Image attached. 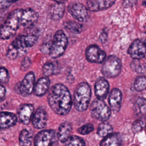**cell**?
<instances>
[{
    "label": "cell",
    "instance_id": "277c9868",
    "mask_svg": "<svg viewBox=\"0 0 146 146\" xmlns=\"http://www.w3.org/2000/svg\"><path fill=\"white\" fill-rule=\"evenodd\" d=\"M91 89L89 84L86 82L80 83L76 86L74 95V105L79 112H83L87 110L90 102Z\"/></svg>",
    "mask_w": 146,
    "mask_h": 146
},
{
    "label": "cell",
    "instance_id": "44dd1931",
    "mask_svg": "<svg viewBox=\"0 0 146 146\" xmlns=\"http://www.w3.org/2000/svg\"><path fill=\"white\" fill-rule=\"evenodd\" d=\"M17 121V116L9 112H1L0 115V125L2 129L14 126Z\"/></svg>",
    "mask_w": 146,
    "mask_h": 146
},
{
    "label": "cell",
    "instance_id": "8fae6325",
    "mask_svg": "<svg viewBox=\"0 0 146 146\" xmlns=\"http://www.w3.org/2000/svg\"><path fill=\"white\" fill-rule=\"evenodd\" d=\"M56 138L54 130L47 129L39 132L34 139L35 146H52Z\"/></svg>",
    "mask_w": 146,
    "mask_h": 146
},
{
    "label": "cell",
    "instance_id": "74e56055",
    "mask_svg": "<svg viewBox=\"0 0 146 146\" xmlns=\"http://www.w3.org/2000/svg\"><path fill=\"white\" fill-rule=\"evenodd\" d=\"M5 94H6L5 87L2 84H1L0 87V97H1V101H2L3 99L5 98Z\"/></svg>",
    "mask_w": 146,
    "mask_h": 146
},
{
    "label": "cell",
    "instance_id": "9a60e30c",
    "mask_svg": "<svg viewBox=\"0 0 146 146\" xmlns=\"http://www.w3.org/2000/svg\"><path fill=\"white\" fill-rule=\"evenodd\" d=\"M122 100V94L117 88H113L109 96L108 102L111 110L113 112H117L120 110Z\"/></svg>",
    "mask_w": 146,
    "mask_h": 146
},
{
    "label": "cell",
    "instance_id": "ffe728a7",
    "mask_svg": "<svg viewBox=\"0 0 146 146\" xmlns=\"http://www.w3.org/2000/svg\"><path fill=\"white\" fill-rule=\"evenodd\" d=\"M50 86V81L47 77H42L39 78L35 86L34 94L37 96H42L44 95L49 90Z\"/></svg>",
    "mask_w": 146,
    "mask_h": 146
},
{
    "label": "cell",
    "instance_id": "e575fe53",
    "mask_svg": "<svg viewBox=\"0 0 146 146\" xmlns=\"http://www.w3.org/2000/svg\"><path fill=\"white\" fill-rule=\"evenodd\" d=\"M18 0H1V10L7 9L11 5Z\"/></svg>",
    "mask_w": 146,
    "mask_h": 146
},
{
    "label": "cell",
    "instance_id": "4316f807",
    "mask_svg": "<svg viewBox=\"0 0 146 146\" xmlns=\"http://www.w3.org/2000/svg\"><path fill=\"white\" fill-rule=\"evenodd\" d=\"M112 127L108 123H102L98 127L97 133L98 135L100 137H107V136L112 133Z\"/></svg>",
    "mask_w": 146,
    "mask_h": 146
},
{
    "label": "cell",
    "instance_id": "7a4b0ae2",
    "mask_svg": "<svg viewBox=\"0 0 146 146\" xmlns=\"http://www.w3.org/2000/svg\"><path fill=\"white\" fill-rule=\"evenodd\" d=\"M22 9L13 10L1 26L0 35L2 39H8L16 33L17 30L22 26L21 17Z\"/></svg>",
    "mask_w": 146,
    "mask_h": 146
},
{
    "label": "cell",
    "instance_id": "7402d4cb",
    "mask_svg": "<svg viewBox=\"0 0 146 146\" xmlns=\"http://www.w3.org/2000/svg\"><path fill=\"white\" fill-rule=\"evenodd\" d=\"M72 129V125L68 121L62 123L59 127L57 135V137L59 141L62 143H65L70 137Z\"/></svg>",
    "mask_w": 146,
    "mask_h": 146
},
{
    "label": "cell",
    "instance_id": "7c38bea8",
    "mask_svg": "<svg viewBox=\"0 0 146 146\" xmlns=\"http://www.w3.org/2000/svg\"><path fill=\"white\" fill-rule=\"evenodd\" d=\"M128 54L133 59H141L146 54V44L139 39L135 40L128 49Z\"/></svg>",
    "mask_w": 146,
    "mask_h": 146
},
{
    "label": "cell",
    "instance_id": "836d02e7",
    "mask_svg": "<svg viewBox=\"0 0 146 146\" xmlns=\"http://www.w3.org/2000/svg\"><path fill=\"white\" fill-rule=\"evenodd\" d=\"M143 127V122L141 120H135L132 126V129L135 133L140 132Z\"/></svg>",
    "mask_w": 146,
    "mask_h": 146
},
{
    "label": "cell",
    "instance_id": "ac0fdd59",
    "mask_svg": "<svg viewBox=\"0 0 146 146\" xmlns=\"http://www.w3.org/2000/svg\"><path fill=\"white\" fill-rule=\"evenodd\" d=\"M34 107L30 104H25L21 106L18 110V117L24 124H28L33 117Z\"/></svg>",
    "mask_w": 146,
    "mask_h": 146
},
{
    "label": "cell",
    "instance_id": "8992f818",
    "mask_svg": "<svg viewBox=\"0 0 146 146\" xmlns=\"http://www.w3.org/2000/svg\"><path fill=\"white\" fill-rule=\"evenodd\" d=\"M121 62L115 55L108 56L104 60L102 67V74L107 78H112L117 76L121 72Z\"/></svg>",
    "mask_w": 146,
    "mask_h": 146
},
{
    "label": "cell",
    "instance_id": "8d00e7d4",
    "mask_svg": "<svg viewBox=\"0 0 146 146\" xmlns=\"http://www.w3.org/2000/svg\"><path fill=\"white\" fill-rule=\"evenodd\" d=\"M137 0H124L123 2V5L125 7H131L132 6L134 5Z\"/></svg>",
    "mask_w": 146,
    "mask_h": 146
},
{
    "label": "cell",
    "instance_id": "ba28073f",
    "mask_svg": "<svg viewBox=\"0 0 146 146\" xmlns=\"http://www.w3.org/2000/svg\"><path fill=\"white\" fill-rule=\"evenodd\" d=\"M35 77L33 72H29L23 80L19 82L15 90L17 92L23 96L30 95L34 91L35 86Z\"/></svg>",
    "mask_w": 146,
    "mask_h": 146
},
{
    "label": "cell",
    "instance_id": "d4e9b609",
    "mask_svg": "<svg viewBox=\"0 0 146 146\" xmlns=\"http://www.w3.org/2000/svg\"><path fill=\"white\" fill-rule=\"evenodd\" d=\"M141 59H133L130 64L133 71L140 74L146 72V62Z\"/></svg>",
    "mask_w": 146,
    "mask_h": 146
},
{
    "label": "cell",
    "instance_id": "5bb4252c",
    "mask_svg": "<svg viewBox=\"0 0 146 146\" xmlns=\"http://www.w3.org/2000/svg\"><path fill=\"white\" fill-rule=\"evenodd\" d=\"M95 94L97 98L103 100L107 96L110 90L108 82L103 77L98 79L95 83Z\"/></svg>",
    "mask_w": 146,
    "mask_h": 146
},
{
    "label": "cell",
    "instance_id": "83f0119b",
    "mask_svg": "<svg viewBox=\"0 0 146 146\" xmlns=\"http://www.w3.org/2000/svg\"><path fill=\"white\" fill-rule=\"evenodd\" d=\"M56 66L55 63L48 62L46 63L42 68L43 73L46 77H49L55 74Z\"/></svg>",
    "mask_w": 146,
    "mask_h": 146
},
{
    "label": "cell",
    "instance_id": "d590c367",
    "mask_svg": "<svg viewBox=\"0 0 146 146\" xmlns=\"http://www.w3.org/2000/svg\"><path fill=\"white\" fill-rule=\"evenodd\" d=\"M31 62L29 58H25L21 63V69L23 70H26L29 68Z\"/></svg>",
    "mask_w": 146,
    "mask_h": 146
},
{
    "label": "cell",
    "instance_id": "52a82bcc",
    "mask_svg": "<svg viewBox=\"0 0 146 146\" xmlns=\"http://www.w3.org/2000/svg\"><path fill=\"white\" fill-rule=\"evenodd\" d=\"M90 112L92 117L102 121H107L111 116V108L106 105L103 100L98 98L92 102Z\"/></svg>",
    "mask_w": 146,
    "mask_h": 146
},
{
    "label": "cell",
    "instance_id": "f546056e",
    "mask_svg": "<svg viewBox=\"0 0 146 146\" xmlns=\"http://www.w3.org/2000/svg\"><path fill=\"white\" fill-rule=\"evenodd\" d=\"M136 112L141 115L146 114V99L143 98H138L135 103Z\"/></svg>",
    "mask_w": 146,
    "mask_h": 146
},
{
    "label": "cell",
    "instance_id": "cb8c5ba5",
    "mask_svg": "<svg viewBox=\"0 0 146 146\" xmlns=\"http://www.w3.org/2000/svg\"><path fill=\"white\" fill-rule=\"evenodd\" d=\"M32 135L27 129L21 131L19 137V143L21 146H31Z\"/></svg>",
    "mask_w": 146,
    "mask_h": 146
},
{
    "label": "cell",
    "instance_id": "484cf974",
    "mask_svg": "<svg viewBox=\"0 0 146 146\" xmlns=\"http://www.w3.org/2000/svg\"><path fill=\"white\" fill-rule=\"evenodd\" d=\"M63 24L65 29L74 34H79L81 33L83 29L82 25L75 21H68L64 22Z\"/></svg>",
    "mask_w": 146,
    "mask_h": 146
},
{
    "label": "cell",
    "instance_id": "4dcf8cb0",
    "mask_svg": "<svg viewBox=\"0 0 146 146\" xmlns=\"http://www.w3.org/2000/svg\"><path fill=\"white\" fill-rule=\"evenodd\" d=\"M134 88L137 91H141L146 88V77L141 76L137 77L134 82Z\"/></svg>",
    "mask_w": 146,
    "mask_h": 146
},
{
    "label": "cell",
    "instance_id": "d6a6232c",
    "mask_svg": "<svg viewBox=\"0 0 146 146\" xmlns=\"http://www.w3.org/2000/svg\"><path fill=\"white\" fill-rule=\"evenodd\" d=\"M10 76L8 70L4 67L2 66L1 67V75H0V81L1 84L7 83L9 80Z\"/></svg>",
    "mask_w": 146,
    "mask_h": 146
},
{
    "label": "cell",
    "instance_id": "4fadbf2b",
    "mask_svg": "<svg viewBox=\"0 0 146 146\" xmlns=\"http://www.w3.org/2000/svg\"><path fill=\"white\" fill-rule=\"evenodd\" d=\"M115 2V0H87L86 5L89 11L98 12L110 8Z\"/></svg>",
    "mask_w": 146,
    "mask_h": 146
},
{
    "label": "cell",
    "instance_id": "60d3db41",
    "mask_svg": "<svg viewBox=\"0 0 146 146\" xmlns=\"http://www.w3.org/2000/svg\"><path fill=\"white\" fill-rule=\"evenodd\" d=\"M145 131H146V126H145Z\"/></svg>",
    "mask_w": 146,
    "mask_h": 146
},
{
    "label": "cell",
    "instance_id": "f1b7e54d",
    "mask_svg": "<svg viewBox=\"0 0 146 146\" xmlns=\"http://www.w3.org/2000/svg\"><path fill=\"white\" fill-rule=\"evenodd\" d=\"M65 143L66 146H85L83 139L77 136H70Z\"/></svg>",
    "mask_w": 146,
    "mask_h": 146
},
{
    "label": "cell",
    "instance_id": "3957f363",
    "mask_svg": "<svg viewBox=\"0 0 146 146\" xmlns=\"http://www.w3.org/2000/svg\"><path fill=\"white\" fill-rule=\"evenodd\" d=\"M37 40V36L33 34L18 36L8 47L6 56L10 59H14L19 51L33 46Z\"/></svg>",
    "mask_w": 146,
    "mask_h": 146
},
{
    "label": "cell",
    "instance_id": "d6986e66",
    "mask_svg": "<svg viewBox=\"0 0 146 146\" xmlns=\"http://www.w3.org/2000/svg\"><path fill=\"white\" fill-rule=\"evenodd\" d=\"M65 11V6L64 4L54 3L51 5L47 10V13L50 18L55 21H58L60 19L64 14Z\"/></svg>",
    "mask_w": 146,
    "mask_h": 146
},
{
    "label": "cell",
    "instance_id": "2e32d148",
    "mask_svg": "<svg viewBox=\"0 0 146 146\" xmlns=\"http://www.w3.org/2000/svg\"><path fill=\"white\" fill-rule=\"evenodd\" d=\"M38 18V13L31 8L22 9L21 22L22 26L27 27L36 22Z\"/></svg>",
    "mask_w": 146,
    "mask_h": 146
},
{
    "label": "cell",
    "instance_id": "603a6c76",
    "mask_svg": "<svg viewBox=\"0 0 146 146\" xmlns=\"http://www.w3.org/2000/svg\"><path fill=\"white\" fill-rule=\"evenodd\" d=\"M121 139L119 133H112L105 137L100 144V146H121Z\"/></svg>",
    "mask_w": 146,
    "mask_h": 146
},
{
    "label": "cell",
    "instance_id": "5b68a950",
    "mask_svg": "<svg viewBox=\"0 0 146 146\" xmlns=\"http://www.w3.org/2000/svg\"><path fill=\"white\" fill-rule=\"evenodd\" d=\"M67 45V36L62 30H58L50 42L49 55L52 58H58L61 56L65 52Z\"/></svg>",
    "mask_w": 146,
    "mask_h": 146
},
{
    "label": "cell",
    "instance_id": "9c48e42d",
    "mask_svg": "<svg viewBox=\"0 0 146 146\" xmlns=\"http://www.w3.org/2000/svg\"><path fill=\"white\" fill-rule=\"evenodd\" d=\"M85 55L87 60L91 63H101L106 58V52L96 44H91L86 49Z\"/></svg>",
    "mask_w": 146,
    "mask_h": 146
},
{
    "label": "cell",
    "instance_id": "f35d334b",
    "mask_svg": "<svg viewBox=\"0 0 146 146\" xmlns=\"http://www.w3.org/2000/svg\"><path fill=\"white\" fill-rule=\"evenodd\" d=\"M54 2H55L56 3L59 4H64L67 0H52Z\"/></svg>",
    "mask_w": 146,
    "mask_h": 146
},
{
    "label": "cell",
    "instance_id": "e0dca14e",
    "mask_svg": "<svg viewBox=\"0 0 146 146\" xmlns=\"http://www.w3.org/2000/svg\"><path fill=\"white\" fill-rule=\"evenodd\" d=\"M47 113L42 107H39L32 117V124L37 129L43 128L47 123Z\"/></svg>",
    "mask_w": 146,
    "mask_h": 146
},
{
    "label": "cell",
    "instance_id": "1f68e13d",
    "mask_svg": "<svg viewBox=\"0 0 146 146\" xmlns=\"http://www.w3.org/2000/svg\"><path fill=\"white\" fill-rule=\"evenodd\" d=\"M94 129V125L91 123H88L81 126L78 129V132L81 135H87L91 132Z\"/></svg>",
    "mask_w": 146,
    "mask_h": 146
},
{
    "label": "cell",
    "instance_id": "ab89813d",
    "mask_svg": "<svg viewBox=\"0 0 146 146\" xmlns=\"http://www.w3.org/2000/svg\"><path fill=\"white\" fill-rule=\"evenodd\" d=\"M144 42H145V44H146V39H145V40H144Z\"/></svg>",
    "mask_w": 146,
    "mask_h": 146
},
{
    "label": "cell",
    "instance_id": "6da1fadb",
    "mask_svg": "<svg viewBox=\"0 0 146 146\" xmlns=\"http://www.w3.org/2000/svg\"><path fill=\"white\" fill-rule=\"evenodd\" d=\"M47 99L50 107L59 115H67L72 107L71 94L68 88L60 83L56 84L50 88Z\"/></svg>",
    "mask_w": 146,
    "mask_h": 146
},
{
    "label": "cell",
    "instance_id": "30bf717a",
    "mask_svg": "<svg viewBox=\"0 0 146 146\" xmlns=\"http://www.w3.org/2000/svg\"><path fill=\"white\" fill-rule=\"evenodd\" d=\"M68 11L75 19L80 22H86L89 18L88 9L80 3H71Z\"/></svg>",
    "mask_w": 146,
    "mask_h": 146
}]
</instances>
